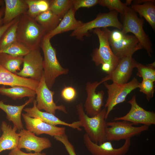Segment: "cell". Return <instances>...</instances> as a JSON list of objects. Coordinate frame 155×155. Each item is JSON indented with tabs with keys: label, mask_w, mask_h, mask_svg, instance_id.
I'll use <instances>...</instances> for the list:
<instances>
[{
	"label": "cell",
	"mask_w": 155,
	"mask_h": 155,
	"mask_svg": "<svg viewBox=\"0 0 155 155\" xmlns=\"http://www.w3.org/2000/svg\"><path fill=\"white\" fill-rule=\"evenodd\" d=\"M77 114L81 127L84 129L86 133L93 142L98 144L107 141L106 129L107 127L105 119L106 109L104 108L96 115L90 117L86 113L82 103L76 106Z\"/></svg>",
	"instance_id": "cell-1"
},
{
	"label": "cell",
	"mask_w": 155,
	"mask_h": 155,
	"mask_svg": "<svg viewBox=\"0 0 155 155\" xmlns=\"http://www.w3.org/2000/svg\"><path fill=\"white\" fill-rule=\"evenodd\" d=\"M46 32L35 18L26 13L19 18L17 41L31 51L39 47Z\"/></svg>",
	"instance_id": "cell-2"
},
{
	"label": "cell",
	"mask_w": 155,
	"mask_h": 155,
	"mask_svg": "<svg viewBox=\"0 0 155 155\" xmlns=\"http://www.w3.org/2000/svg\"><path fill=\"white\" fill-rule=\"evenodd\" d=\"M50 38L45 34L40 42L44 54L43 67L44 78L46 84L51 89L56 79L59 76L67 74L69 69L61 65L57 57L55 49L51 45Z\"/></svg>",
	"instance_id": "cell-3"
},
{
	"label": "cell",
	"mask_w": 155,
	"mask_h": 155,
	"mask_svg": "<svg viewBox=\"0 0 155 155\" xmlns=\"http://www.w3.org/2000/svg\"><path fill=\"white\" fill-rule=\"evenodd\" d=\"M94 33L98 37L99 46L92 53V60L96 66L105 64L110 68L112 72L115 69L119 60L113 53L108 41L111 31L107 28H96L92 30Z\"/></svg>",
	"instance_id": "cell-4"
},
{
	"label": "cell",
	"mask_w": 155,
	"mask_h": 155,
	"mask_svg": "<svg viewBox=\"0 0 155 155\" xmlns=\"http://www.w3.org/2000/svg\"><path fill=\"white\" fill-rule=\"evenodd\" d=\"M123 16V28L121 30L122 33L124 34L129 32L132 33L142 48L146 51L149 56L152 57V44L143 28L144 20L139 18L136 12L129 7Z\"/></svg>",
	"instance_id": "cell-5"
},
{
	"label": "cell",
	"mask_w": 155,
	"mask_h": 155,
	"mask_svg": "<svg viewBox=\"0 0 155 155\" xmlns=\"http://www.w3.org/2000/svg\"><path fill=\"white\" fill-rule=\"evenodd\" d=\"M112 27L121 30L122 24L118 18V13L115 11H110L107 13H100L93 20L83 23L75 30L73 31L70 36L75 37L82 40L83 37L89 34L88 31L96 28H106Z\"/></svg>",
	"instance_id": "cell-6"
},
{
	"label": "cell",
	"mask_w": 155,
	"mask_h": 155,
	"mask_svg": "<svg viewBox=\"0 0 155 155\" xmlns=\"http://www.w3.org/2000/svg\"><path fill=\"white\" fill-rule=\"evenodd\" d=\"M140 83L134 77L129 82L124 84L113 83L108 84L104 82V86L107 89L108 98L105 105L106 108L105 116L106 120L111 112L117 104L125 101L127 96L131 91L139 88Z\"/></svg>",
	"instance_id": "cell-7"
},
{
	"label": "cell",
	"mask_w": 155,
	"mask_h": 155,
	"mask_svg": "<svg viewBox=\"0 0 155 155\" xmlns=\"http://www.w3.org/2000/svg\"><path fill=\"white\" fill-rule=\"evenodd\" d=\"M134 124L125 121H117L107 122L106 135L107 141H119L130 139L138 135L147 131L149 126L143 125L139 127L133 126Z\"/></svg>",
	"instance_id": "cell-8"
},
{
	"label": "cell",
	"mask_w": 155,
	"mask_h": 155,
	"mask_svg": "<svg viewBox=\"0 0 155 155\" xmlns=\"http://www.w3.org/2000/svg\"><path fill=\"white\" fill-rule=\"evenodd\" d=\"M22 69L16 74L40 82L44 73L43 58L39 48L32 50L24 57Z\"/></svg>",
	"instance_id": "cell-9"
},
{
	"label": "cell",
	"mask_w": 155,
	"mask_h": 155,
	"mask_svg": "<svg viewBox=\"0 0 155 155\" xmlns=\"http://www.w3.org/2000/svg\"><path fill=\"white\" fill-rule=\"evenodd\" d=\"M36 107L39 110L55 115L57 110L64 113L67 112L65 107L63 105H57L53 99L55 92L50 89L45 82L44 73L35 90Z\"/></svg>",
	"instance_id": "cell-10"
},
{
	"label": "cell",
	"mask_w": 155,
	"mask_h": 155,
	"mask_svg": "<svg viewBox=\"0 0 155 155\" xmlns=\"http://www.w3.org/2000/svg\"><path fill=\"white\" fill-rule=\"evenodd\" d=\"M128 102L131 105L129 112L123 116L115 117L112 121H125L134 125L140 124L148 126L155 124V113L140 106L136 102V95L133 96Z\"/></svg>",
	"instance_id": "cell-11"
},
{
	"label": "cell",
	"mask_w": 155,
	"mask_h": 155,
	"mask_svg": "<svg viewBox=\"0 0 155 155\" xmlns=\"http://www.w3.org/2000/svg\"><path fill=\"white\" fill-rule=\"evenodd\" d=\"M104 82L102 79L100 82H88L86 84V90L87 97L83 106L86 113L89 117L96 115L102 110V107L104 105V92L101 90L96 92V91L98 86Z\"/></svg>",
	"instance_id": "cell-12"
},
{
	"label": "cell",
	"mask_w": 155,
	"mask_h": 155,
	"mask_svg": "<svg viewBox=\"0 0 155 155\" xmlns=\"http://www.w3.org/2000/svg\"><path fill=\"white\" fill-rule=\"evenodd\" d=\"M83 138L85 145L92 155H125L129 151L131 144V139H128L125 140L121 147L115 148L110 141H106L99 144H96L86 133Z\"/></svg>",
	"instance_id": "cell-13"
},
{
	"label": "cell",
	"mask_w": 155,
	"mask_h": 155,
	"mask_svg": "<svg viewBox=\"0 0 155 155\" xmlns=\"http://www.w3.org/2000/svg\"><path fill=\"white\" fill-rule=\"evenodd\" d=\"M134 53H130L119 59L117 65L112 73L102 79L105 82L111 80L113 82L119 84L127 83L137 63L132 58Z\"/></svg>",
	"instance_id": "cell-14"
},
{
	"label": "cell",
	"mask_w": 155,
	"mask_h": 155,
	"mask_svg": "<svg viewBox=\"0 0 155 155\" xmlns=\"http://www.w3.org/2000/svg\"><path fill=\"white\" fill-rule=\"evenodd\" d=\"M19 133L20 138L17 148L19 149L24 148L27 152L40 153L51 146V143L48 138L38 137L30 131L23 129Z\"/></svg>",
	"instance_id": "cell-15"
},
{
	"label": "cell",
	"mask_w": 155,
	"mask_h": 155,
	"mask_svg": "<svg viewBox=\"0 0 155 155\" xmlns=\"http://www.w3.org/2000/svg\"><path fill=\"white\" fill-rule=\"evenodd\" d=\"M22 115L27 130L36 135L45 134L54 137L65 133L64 127H58L48 124L38 118L28 117L25 113Z\"/></svg>",
	"instance_id": "cell-16"
},
{
	"label": "cell",
	"mask_w": 155,
	"mask_h": 155,
	"mask_svg": "<svg viewBox=\"0 0 155 155\" xmlns=\"http://www.w3.org/2000/svg\"><path fill=\"white\" fill-rule=\"evenodd\" d=\"M108 41L113 53L119 60L130 53L143 49L134 35L125 34L119 41Z\"/></svg>",
	"instance_id": "cell-17"
},
{
	"label": "cell",
	"mask_w": 155,
	"mask_h": 155,
	"mask_svg": "<svg viewBox=\"0 0 155 155\" xmlns=\"http://www.w3.org/2000/svg\"><path fill=\"white\" fill-rule=\"evenodd\" d=\"M33 105L31 108H27L23 110L26 113L25 114L30 117L38 118L48 124L56 126L62 125L71 127L81 131L82 129L79 121L69 123L62 121L56 116L55 115L46 112H43L39 110L36 107V101L33 100Z\"/></svg>",
	"instance_id": "cell-18"
},
{
	"label": "cell",
	"mask_w": 155,
	"mask_h": 155,
	"mask_svg": "<svg viewBox=\"0 0 155 155\" xmlns=\"http://www.w3.org/2000/svg\"><path fill=\"white\" fill-rule=\"evenodd\" d=\"M39 82L30 78L19 76L7 70L0 64V85L11 87L23 86L35 90Z\"/></svg>",
	"instance_id": "cell-19"
},
{
	"label": "cell",
	"mask_w": 155,
	"mask_h": 155,
	"mask_svg": "<svg viewBox=\"0 0 155 155\" xmlns=\"http://www.w3.org/2000/svg\"><path fill=\"white\" fill-rule=\"evenodd\" d=\"M76 10L72 7L64 16L63 17L57 26L48 32L45 35L51 38L55 35L70 30H74L83 23L77 20L75 17Z\"/></svg>",
	"instance_id": "cell-20"
},
{
	"label": "cell",
	"mask_w": 155,
	"mask_h": 155,
	"mask_svg": "<svg viewBox=\"0 0 155 155\" xmlns=\"http://www.w3.org/2000/svg\"><path fill=\"white\" fill-rule=\"evenodd\" d=\"M1 129L3 133L0 137V153L17 148L20 138L19 133L16 132L18 129L4 121L1 123Z\"/></svg>",
	"instance_id": "cell-21"
},
{
	"label": "cell",
	"mask_w": 155,
	"mask_h": 155,
	"mask_svg": "<svg viewBox=\"0 0 155 155\" xmlns=\"http://www.w3.org/2000/svg\"><path fill=\"white\" fill-rule=\"evenodd\" d=\"M3 24L9 23L26 13L28 9L25 0H5Z\"/></svg>",
	"instance_id": "cell-22"
},
{
	"label": "cell",
	"mask_w": 155,
	"mask_h": 155,
	"mask_svg": "<svg viewBox=\"0 0 155 155\" xmlns=\"http://www.w3.org/2000/svg\"><path fill=\"white\" fill-rule=\"evenodd\" d=\"M34 98H30L24 104L20 106H13L5 104L2 101H0V109L7 115V118L13 124V127L18 130L23 129V126L21 120V115L24 107L31 102Z\"/></svg>",
	"instance_id": "cell-23"
},
{
	"label": "cell",
	"mask_w": 155,
	"mask_h": 155,
	"mask_svg": "<svg viewBox=\"0 0 155 155\" xmlns=\"http://www.w3.org/2000/svg\"><path fill=\"white\" fill-rule=\"evenodd\" d=\"M131 8L144 17L154 31L155 29V1L148 0L142 4H133Z\"/></svg>",
	"instance_id": "cell-24"
},
{
	"label": "cell",
	"mask_w": 155,
	"mask_h": 155,
	"mask_svg": "<svg viewBox=\"0 0 155 155\" xmlns=\"http://www.w3.org/2000/svg\"><path fill=\"white\" fill-rule=\"evenodd\" d=\"M0 94L14 100L20 99L25 97L34 98L36 96L35 90L21 86H16L10 88L0 87Z\"/></svg>",
	"instance_id": "cell-25"
},
{
	"label": "cell",
	"mask_w": 155,
	"mask_h": 155,
	"mask_svg": "<svg viewBox=\"0 0 155 155\" xmlns=\"http://www.w3.org/2000/svg\"><path fill=\"white\" fill-rule=\"evenodd\" d=\"M60 18L56 15L49 9L40 14L35 19L46 32H49L57 26Z\"/></svg>",
	"instance_id": "cell-26"
},
{
	"label": "cell",
	"mask_w": 155,
	"mask_h": 155,
	"mask_svg": "<svg viewBox=\"0 0 155 155\" xmlns=\"http://www.w3.org/2000/svg\"><path fill=\"white\" fill-rule=\"evenodd\" d=\"M23 56L0 53V64L7 70L15 74L18 71L20 70V66L23 63Z\"/></svg>",
	"instance_id": "cell-27"
},
{
	"label": "cell",
	"mask_w": 155,
	"mask_h": 155,
	"mask_svg": "<svg viewBox=\"0 0 155 155\" xmlns=\"http://www.w3.org/2000/svg\"><path fill=\"white\" fill-rule=\"evenodd\" d=\"M73 0L50 1L49 9L57 16H63L73 6Z\"/></svg>",
	"instance_id": "cell-28"
},
{
	"label": "cell",
	"mask_w": 155,
	"mask_h": 155,
	"mask_svg": "<svg viewBox=\"0 0 155 155\" xmlns=\"http://www.w3.org/2000/svg\"><path fill=\"white\" fill-rule=\"evenodd\" d=\"M19 17L16 22L4 33L0 40V50L17 41V30Z\"/></svg>",
	"instance_id": "cell-29"
},
{
	"label": "cell",
	"mask_w": 155,
	"mask_h": 155,
	"mask_svg": "<svg viewBox=\"0 0 155 155\" xmlns=\"http://www.w3.org/2000/svg\"><path fill=\"white\" fill-rule=\"evenodd\" d=\"M135 67L137 69L136 75L143 80L150 79L155 81V61L146 65L137 62Z\"/></svg>",
	"instance_id": "cell-30"
},
{
	"label": "cell",
	"mask_w": 155,
	"mask_h": 155,
	"mask_svg": "<svg viewBox=\"0 0 155 155\" xmlns=\"http://www.w3.org/2000/svg\"><path fill=\"white\" fill-rule=\"evenodd\" d=\"M30 50L17 41L8 46L0 50V53H4L14 56H23Z\"/></svg>",
	"instance_id": "cell-31"
},
{
	"label": "cell",
	"mask_w": 155,
	"mask_h": 155,
	"mask_svg": "<svg viewBox=\"0 0 155 155\" xmlns=\"http://www.w3.org/2000/svg\"><path fill=\"white\" fill-rule=\"evenodd\" d=\"M98 4L108 8L110 11H115L124 15L128 5L127 2L124 3L120 0H99Z\"/></svg>",
	"instance_id": "cell-32"
},
{
	"label": "cell",
	"mask_w": 155,
	"mask_h": 155,
	"mask_svg": "<svg viewBox=\"0 0 155 155\" xmlns=\"http://www.w3.org/2000/svg\"><path fill=\"white\" fill-rule=\"evenodd\" d=\"M154 81L150 79H144L143 80L140 84L139 88L140 91L146 95V98L149 101L154 96Z\"/></svg>",
	"instance_id": "cell-33"
},
{
	"label": "cell",
	"mask_w": 155,
	"mask_h": 155,
	"mask_svg": "<svg viewBox=\"0 0 155 155\" xmlns=\"http://www.w3.org/2000/svg\"><path fill=\"white\" fill-rule=\"evenodd\" d=\"M54 137L56 140L59 141L63 144L69 155H77L73 146L69 141L65 133Z\"/></svg>",
	"instance_id": "cell-34"
},
{
	"label": "cell",
	"mask_w": 155,
	"mask_h": 155,
	"mask_svg": "<svg viewBox=\"0 0 155 155\" xmlns=\"http://www.w3.org/2000/svg\"><path fill=\"white\" fill-rule=\"evenodd\" d=\"M28 9L26 13L30 16L35 18L41 13L37 4L38 0H25Z\"/></svg>",
	"instance_id": "cell-35"
},
{
	"label": "cell",
	"mask_w": 155,
	"mask_h": 155,
	"mask_svg": "<svg viewBox=\"0 0 155 155\" xmlns=\"http://www.w3.org/2000/svg\"><path fill=\"white\" fill-rule=\"evenodd\" d=\"M76 95L75 90L71 86L65 87L61 92V97L67 102H70L76 98Z\"/></svg>",
	"instance_id": "cell-36"
},
{
	"label": "cell",
	"mask_w": 155,
	"mask_h": 155,
	"mask_svg": "<svg viewBox=\"0 0 155 155\" xmlns=\"http://www.w3.org/2000/svg\"><path fill=\"white\" fill-rule=\"evenodd\" d=\"M99 0H73V7L76 11L81 7L90 8L98 4Z\"/></svg>",
	"instance_id": "cell-37"
},
{
	"label": "cell",
	"mask_w": 155,
	"mask_h": 155,
	"mask_svg": "<svg viewBox=\"0 0 155 155\" xmlns=\"http://www.w3.org/2000/svg\"><path fill=\"white\" fill-rule=\"evenodd\" d=\"M125 35L121 30H115L111 31L108 38V41H117L122 39Z\"/></svg>",
	"instance_id": "cell-38"
},
{
	"label": "cell",
	"mask_w": 155,
	"mask_h": 155,
	"mask_svg": "<svg viewBox=\"0 0 155 155\" xmlns=\"http://www.w3.org/2000/svg\"><path fill=\"white\" fill-rule=\"evenodd\" d=\"M8 155H46V154L44 153H26L23 152L18 148H16L11 150Z\"/></svg>",
	"instance_id": "cell-39"
},
{
	"label": "cell",
	"mask_w": 155,
	"mask_h": 155,
	"mask_svg": "<svg viewBox=\"0 0 155 155\" xmlns=\"http://www.w3.org/2000/svg\"><path fill=\"white\" fill-rule=\"evenodd\" d=\"M19 17L14 19L9 23L0 26V40L5 31L16 22Z\"/></svg>",
	"instance_id": "cell-40"
},
{
	"label": "cell",
	"mask_w": 155,
	"mask_h": 155,
	"mask_svg": "<svg viewBox=\"0 0 155 155\" xmlns=\"http://www.w3.org/2000/svg\"><path fill=\"white\" fill-rule=\"evenodd\" d=\"M5 7L3 6L0 8V26H1L3 23V17L4 14Z\"/></svg>",
	"instance_id": "cell-41"
},
{
	"label": "cell",
	"mask_w": 155,
	"mask_h": 155,
	"mask_svg": "<svg viewBox=\"0 0 155 155\" xmlns=\"http://www.w3.org/2000/svg\"><path fill=\"white\" fill-rule=\"evenodd\" d=\"M4 3V1L2 0H0V6H3V5Z\"/></svg>",
	"instance_id": "cell-42"
},
{
	"label": "cell",
	"mask_w": 155,
	"mask_h": 155,
	"mask_svg": "<svg viewBox=\"0 0 155 155\" xmlns=\"http://www.w3.org/2000/svg\"><path fill=\"white\" fill-rule=\"evenodd\" d=\"M1 129L0 128V132Z\"/></svg>",
	"instance_id": "cell-43"
}]
</instances>
